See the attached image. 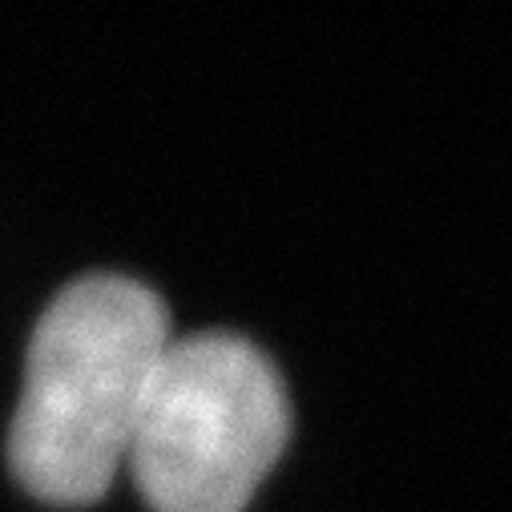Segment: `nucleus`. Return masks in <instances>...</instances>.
I'll list each match as a JSON object with an SVG mask.
<instances>
[{"mask_svg": "<svg viewBox=\"0 0 512 512\" xmlns=\"http://www.w3.org/2000/svg\"><path fill=\"white\" fill-rule=\"evenodd\" d=\"M170 339L166 303L138 279L85 275L57 291L33 327L9 432L17 484L61 508L101 500Z\"/></svg>", "mask_w": 512, "mask_h": 512, "instance_id": "nucleus-1", "label": "nucleus"}, {"mask_svg": "<svg viewBox=\"0 0 512 512\" xmlns=\"http://www.w3.org/2000/svg\"><path fill=\"white\" fill-rule=\"evenodd\" d=\"M291 436L275 363L242 335H174L125 452L154 512H242Z\"/></svg>", "mask_w": 512, "mask_h": 512, "instance_id": "nucleus-2", "label": "nucleus"}]
</instances>
